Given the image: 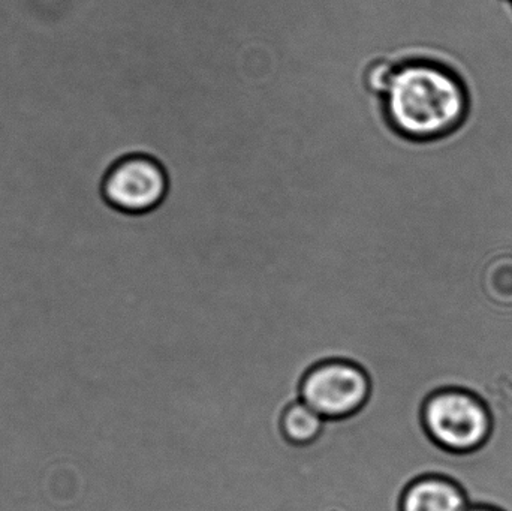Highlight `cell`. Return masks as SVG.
<instances>
[{"label":"cell","mask_w":512,"mask_h":511,"mask_svg":"<svg viewBox=\"0 0 512 511\" xmlns=\"http://www.w3.org/2000/svg\"><path fill=\"white\" fill-rule=\"evenodd\" d=\"M424 426L439 446L462 453L486 443L492 419L486 405L472 393L442 390L427 401Z\"/></svg>","instance_id":"7a4b0ae2"},{"label":"cell","mask_w":512,"mask_h":511,"mask_svg":"<svg viewBox=\"0 0 512 511\" xmlns=\"http://www.w3.org/2000/svg\"><path fill=\"white\" fill-rule=\"evenodd\" d=\"M381 104L394 134L409 141H430L462 125L468 114V93L447 66L411 57L397 62Z\"/></svg>","instance_id":"6da1fadb"},{"label":"cell","mask_w":512,"mask_h":511,"mask_svg":"<svg viewBox=\"0 0 512 511\" xmlns=\"http://www.w3.org/2000/svg\"><path fill=\"white\" fill-rule=\"evenodd\" d=\"M370 381L366 372L345 360L313 368L301 384V401L325 420L346 419L366 405Z\"/></svg>","instance_id":"277c9868"},{"label":"cell","mask_w":512,"mask_h":511,"mask_svg":"<svg viewBox=\"0 0 512 511\" xmlns=\"http://www.w3.org/2000/svg\"><path fill=\"white\" fill-rule=\"evenodd\" d=\"M468 511H498L490 507H469Z\"/></svg>","instance_id":"ba28073f"},{"label":"cell","mask_w":512,"mask_h":511,"mask_svg":"<svg viewBox=\"0 0 512 511\" xmlns=\"http://www.w3.org/2000/svg\"><path fill=\"white\" fill-rule=\"evenodd\" d=\"M327 420L303 401L295 402L283 414L282 431L295 446H309L321 438Z\"/></svg>","instance_id":"8992f818"},{"label":"cell","mask_w":512,"mask_h":511,"mask_svg":"<svg viewBox=\"0 0 512 511\" xmlns=\"http://www.w3.org/2000/svg\"><path fill=\"white\" fill-rule=\"evenodd\" d=\"M396 66L397 63L391 62L390 59L373 60L364 71V86L367 92L382 98L390 87Z\"/></svg>","instance_id":"52a82bcc"},{"label":"cell","mask_w":512,"mask_h":511,"mask_svg":"<svg viewBox=\"0 0 512 511\" xmlns=\"http://www.w3.org/2000/svg\"><path fill=\"white\" fill-rule=\"evenodd\" d=\"M465 492L444 477H424L403 495L402 511H468Z\"/></svg>","instance_id":"5b68a950"},{"label":"cell","mask_w":512,"mask_h":511,"mask_svg":"<svg viewBox=\"0 0 512 511\" xmlns=\"http://www.w3.org/2000/svg\"><path fill=\"white\" fill-rule=\"evenodd\" d=\"M102 192L120 212L144 215L167 200L170 174L150 153H132L111 167Z\"/></svg>","instance_id":"3957f363"}]
</instances>
